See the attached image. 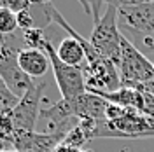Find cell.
I'll return each instance as SVG.
<instances>
[{"label":"cell","instance_id":"6da1fadb","mask_svg":"<svg viewBox=\"0 0 154 152\" xmlns=\"http://www.w3.org/2000/svg\"><path fill=\"white\" fill-rule=\"evenodd\" d=\"M116 67L121 79V87L138 89L142 84L154 79V63L149 61V58L125 35L121 40V56Z\"/></svg>","mask_w":154,"mask_h":152},{"label":"cell","instance_id":"7a4b0ae2","mask_svg":"<svg viewBox=\"0 0 154 152\" xmlns=\"http://www.w3.org/2000/svg\"><path fill=\"white\" fill-rule=\"evenodd\" d=\"M117 18H119V9L112 2L105 4V12L95 25L89 37V42L96 49V53L105 59H110L114 65H117L119 61L121 40H123V33L117 28Z\"/></svg>","mask_w":154,"mask_h":152},{"label":"cell","instance_id":"3957f363","mask_svg":"<svg viewBox=\"0 0 154 152\" xmlns=\"http://www.w3.org/2000/svg\"><path fill=\"white\" fill-rule=\"evenodd\" d=\"M12 38L14 35L0 40V79H4V82L18 98H23L30 86L33 84V79L26 75L19 67L18 54L21 47Z\"/></svg>","mask_w":154,"mask_h":152},{"label":"cell","instance_id":"277c9868","mask_svg":"<svg viewBox=\"0 0 154 152\" xmlns=\"http://www.w3.org/2000/svg\"><path fill=\"white\" fill-rule=\"evenodd\" d=\"M44 51L48 53L49 61H51V68L54 74V81L58 84L60 95L63 100H72L77 96L88 93L86 91V77L82 68L79 67H70L67 63H63L56 54V47L51 44V40H46L44 44Z\"/></svg>","mask_w":154,"mask_h":152},{"label":"cell","instance_id":"5b68a950","mask_svg":"<svg viewBox=\"0 0 154 152\" xmlns=\"http://www.w3.org/2000/svg\"><path fill=\"white\" fill-rule=\"evenodd\" d=\"M46 86H48L46 81H33V84L19 100L16 108L11 112L14 131H35L37 121L40 119V112H42L40 102Z\"/></svg>","mask_w":154,"mask_h":152},{"label":"cell","instance_id":"8992f818","mask_svg":"<svg viewBox=\"0 0 154 152\" xmlns=\"http://www.w3.org/2000/svg\"><path fill=\"white\" fill-rule=\"evenodd\" d=\"M65 136L61 135L37 133V131H14L11 136L12 150L16 152H54L61 145Z\"/></svg>","mask_w":154,"mask_h":152},{"label":"cell","instance_id":"52a82bcc","mask_svg":"<svg viewBox=\"0 0 154 152\" xmlns=\"http://www.w3.org/2000/svg\"><path fill=\"white\" fill-rule=\"evenodd\" d=\"M68 102H70V107H72V112L75 115V119H79V121H82V119L102 121V119H105L109 102H105L103 98H100L98 95L84 93V95L72 98Z\"/></svg>","mask_w":154,"mask_h":152},{"label":"cell","instance_id":"ba28073f","mask_svg":"<svg viewBox=\"0 0 154 152\" xmlns=\"http://www.w3.org/2000/svg\"><path fill=\"white\" fill-rule=\"evenodd\" d=\"M18 63L21 70L33 81L44 77L51 67L48 53L42 49H21L18 54Z\"/></svg>","mask_w":154,"mask_h":152},{"label":"cell","instance_id":"9c48e42d","mask_svg":"<svg viewBox=\"0 0 154 152\" xmlns=\"http://www.w3.org/2000/svg\"><path fill=\"white\" fill-rule=\"evenodd\" d=\"M93 95H98L109 103L119 105L125 108H133L138 112H142V108H144V93L138 89H133V87H119L110 93H93Z\"/></svg>","mask_w":154,"mask_h":152},{"label":"cell","instance_id":"30bf717a","mask_svg":"<svg viewBox=\"0 0 154 152\" xmlns=\"http://www.w3.org/2000/svg\"><path fill=\"white\" fill-rule=\"evenodd\" d=\"M58 58L67 63L70 67H79L82 68V63H86V51L84 46L81 44V40L74 35H68L67 38H63L60 42V46L56 47Z\"/></svg>","mask_w":154,"mask_h":152},{"label":"cell","instance_id":"8fae6325","mask_svg":"<svg viewBox=\"0 0 154 152\" xmlns=\"http://www.w3.org/2000/svg\"><path fill=\"white\" fill-rule=\"evenodd\" d=\"M18 18L16 14L5 7L4 2H0V40L4 37H11L18 32Z\"/></svg>","mask_w":154,"mask_h":152},{"label":"cell","instance_id":"7c38bea8","mask_svg":"<svg viewBox=\"0 0 154 152\" xmlns=\"http://www.w3.org/2000/svg\"><path fill=\"white\" fill-rule=\"evenodd\" d=\"M19 100L21 98H18V96L11 91L9 86L4 82V79H0V115L11 114L16 108V105L19 103Z\"/></svg>","mask_w":154,"mask_h":152},{"label":"cell","instance_id":"4fadbf2b","mask_svg":"<svg viewBox=\"0 0 154 152\" xmlns=\"http://www.w3.org/2000/svg\"><path fill=\"white\" fill-rule=\"evenodd\" d=\"M21 40H23V49H42L48 38L44 37V32L38 28L25 30L21 32Z\"/></svg>","mask_w":154,"mask_h":152},{"label":"cell","instance_id":"5bb4252c","mask_svg":"<svg viewBox=\"0 0 154 152\" xmlns=\"http://www.w3.org/2000/svg\"><path fill=\"white\" fill-rule=\"evenodd\" d=\"M86 142H88V136H86V133L82 131V128H81L79 124L68 131L67 136H65V140H63L65 145H70V147H74V149H82Z\"/></svg>","mask_w":154,"mask_h":152},{"label":"cell","instance_id":"9a60e30c","mask_svg":"<svg viewBox=\"0 0 154 152\" xmlns=\"http://www.w3.org/2000/svg\"><path fill=\"white\" fill-rule=\"evenodd\" d=\"M12 135H14V124H12L11 114H2L0 115V138L11 140Z\"/></svg>","mask_w":154,"mask_h":152},{"label":"cell","instance_id":"2e32d148","mask_svg":"<svg viewBox=\"0 0 154 152\" xmlns=\"http://www.w3.org/2000/svg\"><path fill=\"white\" fill-rule=\"evenodd\" d=\"M128 33H131V37L142 44V47L154 53V33H138V32H133V30H128Z\"/></svg>","mask_w":154,"mask_h":152},{"label":"cell","instance_id":"e0dca14e","mask_svg":"<svg viewBox=\"0 0 154 152\" xmlns=\"http://www.w3.org/2000/svg\"><path fill=\"white\" fill-rule=\"evenodd\" d=\"M142 114L149 115V117L154 119V96L149 95V93H144V108H142Z\"/></svg>","mask_w":154,"mask_h":152},{"label":"cell","instance_id":"ac0fdd59","mask_svg":"<svg viewBox=\"0 0 154 152\" xmlns=\"http://www.w3.org/2000/svg\"><path fill=\"white\" fill-rule=\"evenodd\" d=\"M138 91H144V93H149V95L154 96V79L152 81H149V82H145L138 87Z\"/></svg>","mask_w":154,"mask_h":152},{"label":"cell","instance_id":"d6986e66","mask_svg":"<svg viewBox=\"0 0 154 152\" xmlns=\"http://www.w3.org/2000/svg\"><path fill=\"white\" fill-rule=\"evenodd\" d=\"M54 152H82V149H74V147H70V145H65V143H61V145H58Z\"/></svg>","mask_w":154,"mask_h":152},{"label":"cell","instance_id":"ffe728a7","mask_svg":"<svg viewBox=\"0 0 154 152\" xmlns=\"http://www.w3.org/2000/svg\"><path fill=\"white\" fill-rule=\"evenodd\" d=\"M7 150H12V145H11V142H9V140L0 138V152H7Z\"/></svg>","mask_w":154,"mask_h":152},{"label":"cell","instance_id":"44dd1931","mask_svg":"<svg viewBox=\"0 0 154 152\" xmlns=\"http://www.w3.org/2000/svg\"><path fill=\"white\" fill-rule=\"evenodd\" d=\"M82 152H95V150H91V149H82Z\"/></svg>","mask_w":154,"mask_h":152},{"label":"cell","instance_id":"7402d4cb","mask_svg":"<svg viewBox=\"0 0 154 152\" xmlns=\"http://www.w3.org/2000/svg\"><path fill=\"white\" fill-rule=\"evenodd\" d=\"M7 152H16V150H7Z\"/></svg>","mask_w":154,"mask_h":152}]
</instances>
